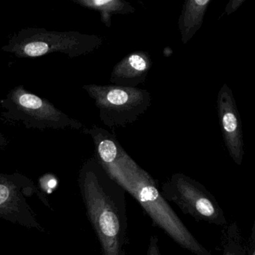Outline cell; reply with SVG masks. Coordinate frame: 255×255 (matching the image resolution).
Listing matches in <instances>:
<instances>
[{
  "label": "cell",
  "mask_w": 255,
  "mask_h": 255,
  "mask_svg": "<svg viewBox=\"0 0 255 255\" xmlns=\"http://www.w3.org/2000/svg\"><path fill=\"white\" fill-rule=\"evenodd\" d=\"M104 169L138 201L151 219L153 225L163 231L174 243L194 255H213L195 238L170 207L153 177L126 151Z\"/></svg>",
  "instance_id": "2"
},
{
  "label": "cell",
  "mask_w": 255,
  "mask_h": 255,
  "mask_svg": "<svg viewBox=\"0 0 255 255\" xmlns=\"http://www.w3.org/2000/svg\"><path fill=\"white\" fill-rule=\"evenodd\" d=\"M82 6L101 13V20L106 26H112L111 17L114 14H128L135 12V8L122 0H79Z\"/></svg>",
  "instance_id": "12"
},
{
  "label": "cell",
  "mask_w": 255,
  "mask_h": 255,
  "mask_svg": "<svg viewBox=\"0 0 255 255\" xmlns=\"http://www.w3.org/2000/svg\"><path fill=\"white\" fill-rule=\"evenodd\" d=\"M101 44L102 39L96 35L42 31L22 38L12 46L11 50L23 57H38L56 51L80 55L92 51Z\"/></svg>",
  "instance_id": "5"
},
{
  "label": "cell",
  "mask_w": 255,
  "mask_h": 255,
  "mask_svg": "<svg viewBox=\"0 0 255 255\" xmlns=\"http://www.w3.org/2000/svg\"><path fill=\"white\" fill-rule=\"evenodd\" d=\"M146 255H161L160 248L159 245V239L155 235H152L149 241Z\"/></svg>",
  "instance_id": "14"
},
{
  "label": "cell",
  "mask_w": 255,
  "mask_h": 255,
  "mask_svg": "<svg viewBox=\"0 0 255 255\" xmlns=\"http://www.w3.org/2000/svg\"><path fill=\"white\" fill-rule=\"evenodd\" d=\"M217 107L225 146L234 162L240 165L245 154L241 119L232 91L227 84L218 94Z\"/></svg>",
  "instance_id": "7"
},
{
  "label": "cell",
  "mask_w": 255,
  "mask_h": 255,
  "mask_svg": "<svg viewBox=\"0 0 255 255\" xmlns=\"http://www.w3.org/2000/svg\"><path fill=\"white\" fill-rule=\"evenodd\" d=\"M221 247L222 255H250V245L246 243L236 222L224 226L221 233Z\"/></svg>",
  "instance_id": "13"
},
{
  "label": "cell",
  "mask_w": 255,
  "mask_h": 255,
  "mask_svg": "<svg viewBox=\"0 0 255 255\" xmlns=\"http://www.w3.org/2000/svg\"><path fill=\"white\" fill-rule=\"evenodd\" d=\"M13 101L21 111L37 120L59 122L64 116L50 103L23 89L14 90Z\"/></svg>",
  "instance_id": "9"
},
{
  "label": "cell",
  "mask_w": 255,
  "mask_h": 255,
  "mask_svg": "<svg viewBox=\"0 0 255 255\" xmlns=\"http://www.w3.org/2000/svg\"><path fill=\"white\" fill-rule=\"evenodd\" d=\"M95 140L98 162L102 167H107L117 160L124 153L125 149L119 144L116 136L101 128L90 131Z\"/></svg>",
  "instance_id": "11"
},
{
  "label": "cell",
  "mask_w": 255,
  "mask_h": 255,
  "mask_svg": "<svg viewBox=\"0 0 255 255\" xmlns=\"http://www.w3.org/2000/svg\"><path fill=\"white\" fill-rule=\"evenodd\" d=\"M255 225H253L252 228V234H251L250 240L249 243L250 245L251 252L250 255H255Z\"/></svg>",
  "instance_id": "16"
},
{
  "label": "cell",
  "mask_w": 255,
  "mask_h": 255,
  "mask_svg": "<svg viewBox=\"0 0 255 255\" xmlns=\"http://www.w3.org/2000/svg\"><path fill=\"white\" fill-rule=\"evenodd\" d=\"M84 89L95 101L101 121L110 128H125L138 120L150 107L145 89L107 85H89Z\"/></svg>",
  "instance_id": "3"
},
{
  "label": "cell",
  "mask_w": 255,
  "mask_h": 255,
  "mask_svg": "<svg viewBox=\"0 0 255 255\" xmlns=\"http://www.w3.org/2000/svg\"><path fill=\"white\" fill-rule=\"evenodd\" d=\"M34 189L32 182L0 174V218L41 230L26 200Z\"/></svg>",
  "instance_id": "6"
},
{
  "label": "cell",
  "mask_w": 255,
  "mask_h": 255,
  "mask_svg": "<svg viewBox=\"0 0 255 255\" xmlns=\"http://www.w3.org/2000/svg\"><path fill=\"white\" fill-rule=\"evenodd\" d=\"M160 192L166 201L174 203L184 214L198 222L222 227L228 224L225 213L213 194L186 174L171 175L162 183Z\"/></svg>",
  "instance_id": "4"
},
{
  "label": "cell",
  "mask_w": 255,
  "mask_h": 255,
  "mask_svg": "<svg viewBox=\"0 0 255 255\" xmlns=\"http://www.w3.org/2000/svg\"><path fill=\"white\" fill-rule=\"evenodd\" d=\"M152 66L148 53L134 52L120 61L112 71L110 82L114 86L137 88L144 83Z\"/></svg>",
  "instance_id": "8"
},
{
  "label": "cell",
  "mask_w": 255,
  "mask_h": 255,
  "mask_svg": "<svg viewBox=\"0 0 255 255\" xmlns=\"http://www.w3.org/2000/svg\"><path fill=\"white\" fill-rule=\"evenodd\" d=\"M244 2V0H232L228 2L226 8H225V12H226L227 15L232 14L234 11H237L240 5Z\"/></svg>",
  "instance_id": "15"
},
{
  "label": "cell",
  "mask_w": 255,
  "mask_h": 255,
  "mask_svg": "<svg viewBox=\"0 0 255 255\" xmlns=\"http://www.w3.org/2000/svg\"><path fill=\"white\" fill-rule=\"evenodd\" d=\"M211 0H187L182 8L178 28L183 44H187L201 27Z\"/></svg>",
  "instance_id": "10"
},
{
  "label": "cell",
  "mask_w": 255,
  "mask_h": 255,
  "mask_svg": "<svg viewBox=\"0 0 255 255\" xmlns=\"http://www.w3.org/2000/svg\"><path fill=\"white\" fill-rule=\"evenodd\" d=\"M80 188L102 255H129L126 191L98 160L91 161L82 170Z\"/></svg>",
  "instance_id": "1"
}]
</instances>
